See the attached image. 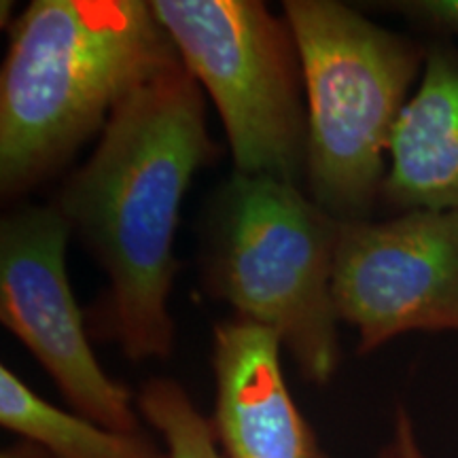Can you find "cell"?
I'll list each match as a JSON object with an SVG mask.
<instances>
[{
  "label": "cell",
  "instance_id": "obj_1",
  "mask_svg": "<svg viewBox=\"0 0 458 458\" xmlns=\"http://www.w3.org/2000/svg\"><path fill=\"white\" fill-rule=\"evenodd\" d=\"M216 156L202 85L179 64L117 106L51 199L106 274V291L85 312L89 335L117 344L130 360L165 359L174 348L168 300L181 206Z\"/></svg>",
  "mask_w": 458,
  "mask_h": 458
},
{
  "label": "cell",
  "instance_id": "obj_13",
  "mask_svg": "<svg viewBox=\"0 0 458 458\" xmlns=\"http://www.w3.org/2000/svg\"><path fill=\"white\" fill-rule=\"evenodd\" d=\"M380 458H425V454L420 452V445L416 442L414 427H411L408 411L403 408H399L397 411L393 444L382 452Z\"/></svg>",
  "mask_w": 458,
  "mask_h": 458
},
{
  "label": "cell",
  "instance_id": "obj_5",
  "mask_svg": "<svg viewBox=\"0 0 458 458\" xmlns=\"http://www.w3.org/2000/svg\"><path fill=\"white\" fill-rule=\"evenodd\" d=\"M151 7L213 98L236 172L301 187L308 106L286 17L259 0H153Z\"/></svg>",
  "mask_w": 458,
  "mask_h": 458
},
{
  "label": "cell",
  "instance_id": "obj_11",
  "mask_svg": "<svg viewBox=\"0 0 458 458\" xmlns=\"http://www.w3.org/2000/svg\"><path fill=\"white\" fill-rule=\"evenodd\" d=\"M136 408L162 433L170 458H223L213 422L204 418L176 380L151 377L142 385Z\"/></svg>",
  "mask_w": 458,
  "mask_h": 458
},
{
  "label": "cell",
  "instance_id": "obj_7",
  "mask_svg": "<svg viewBox=\"0 0 458 458\" xmlns=\"http://www.w3.org/2000/svg\"><path fill=\"white\" fill-rule=\"evenodd\" d=\"M334 300L359 354L411 331H458V210L342 223Z\"/></svg>",
  "mask_w": 458,
  "mask_h": 458
},
{
  "label": "cell",
  "instance_id": "obj_14",
  "mask_svg": "<svg viewBox=\"0 0 458 458\" xmlns=\"http://www.w3.org/2000/svg\"><path fill=\"white\" fill-rule=\"evenodd\" d=\"M0 458H55V456L45 448H41L38 444L26 442L24 439V442H17L13 445H9V448H4Z\"/></svg>",
  "mask_w": 458,
  "mask_h": 458
},
{
  "label": "cell",
  "instance_id": "obj_10",
  "mask_svg": "<svg viewBox=\"0 0 458 458\" xmlns=\"http://www.w3.org/2000/svg\"><path fill=\"white\" fill-rule=\"evenodd\" d=\"M0 422L55 458H170L142 431L119 433L55 408L7 365L0 368Z\"/></svg>",
  "mask_w": 458,
  "mask_h": 458
},
{
  "label": "cell",
  "instance_id": "obj_6",
  "mask_svg": "<svg viewBox=\"0 0 458 458\" xmlns=\"http://www.w3.org/2000/svg\"><path fill=\"white\" fill-rule=\"evenodd\" d=\"M71 225L54 206L20 204L0 223V320L54 377L68 405L119 433H140L136 397L102 369L66 274Z\"/></svg>",
  "mask_w": 458,
  "mask_h": 458
},
{
  "label": "cell",
  "instance_id": "obj_3",
  "mask_svg": "<svg viewBox=\"0 0 458 458\" xmlns=\"http://www.w3.org/2000/svg\"><path fill=\"white\" fill-rule=\"evenodd\" d=\"M342 223L301 187L233 172L206 210L202 276L236 317L272 329L310 385L340 368L335 253Z\"/></svg>",
  "mask_w": 458,
  "mask_h": 458
},
{
  "label": "cell",
  "instance_id": "obj_12",
  "mask_svg": "<svg viewBox=\"0 0 458 458\" xmlns=\"http://www.w3.org/2000/svg\"><path fill=\"white\" fill-rule=\"evenodd\" d=\"M376 7L397 13L418 30L437 37H458V0H394Z\"/></svg>",
  "mask_w": 458,
  "mask_h": 458
},
{
  "label": "cell",
  "instance_id": "obj_9",
  "mask_svg": "<svg viewBox=\"0 0 458 458\" xmlns=\"http://www.w3.org/2000/svg\"><path fill=\"white\" fill-rule=\"evenodd\" d=\"M380 202L397 213L458 210V47L427 45L414 96L394 123Z\"/></svg>",
  "mask_w": 458,
  "mask_h": 458
},
{
  "label": "cell",
  "instance_id": "obj_2",
  "mask_svg": "<svg viewBox=\"0 0 458 458\" xmlns=\"http://www.w3.org/2000/svg\"><path fill=\"white\" fill-rule=\"evenodd\" d=\"M182 64L151 3L34 0L9 24L0 71V193L64 170L136 89Z\"/></svg>",
  "mask_w": 458,
  "mask_h": 458
},
{
  "label": "cell",
  "instance_id": "obj_8",
  "mask_svg": "<svg viewBox=\"0 0 458 458\" xmlns=\"http://www.w3.org/2000/svg\"><path fill=\"white\" fill-rule=\"evenodd\" d=\"M278 335L240 317L213 331V428L223 458H329L280 365Z\"/></svg>",
  "mask_w": 458,
  "mask_h": 458
},
{
  "label": "cell",
  "instance_id": "obj_4",
  "mask_svg": "<svg viewBox=\"0 0 458 458\" xmlns=\"http://www.w3.org/2000/svg\"><path fill=\"white\" fill-rule=\"evenodd\" d=\"M308 106V196L340 223L371 221L385 153L427 45L337 0H284Z\"/></svg>",
  "mask_w": 458,
  "mask_h": 458
}]
</instances>
